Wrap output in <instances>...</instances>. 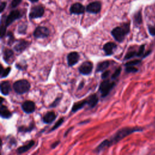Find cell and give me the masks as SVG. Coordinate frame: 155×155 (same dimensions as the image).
Wrapping results in <instances>:
<instances>
[{"instance_id": "obj_18", "label": "cell", "mask_w": 155, "mask_h": 155, "mask_svg": "<svg viewBox=\"0 0 155 155\" xmlns=\"http://www.w3.org/2000/svg\"><path fill=\"white\" fill-rule=\"evenodd\" d=\"M87 99V105L91 107V108H93L94 107L96 104L98 102L99 99L97 96L96 94H93L91 95H90Z\"/></svg>"}, {"instance_id": "obj_39", "label": "cell", "mask_w": 155, "mask_h": 155, "mask_svg": "<svg viewBox=\"0 0 155 155\" xmlns=\"http://www.w3.org/2000/svg\"><path fill=\"white\" fill-rule=\"evenodd\" d=\"M72 128H73V127H71V128H69V129H68V130L66 131V133H65V136H66L67 134V133H69V131H70V130H71Z\"/></svg>"}, {"instance_id": "obj_7", "label": "cell", "mask_w": 155, "mask_h": 155, "mask_svg": "<svg viewBox=\"0 0 155 155\" xmlns=\"http://www.w3.org/2000/svg\"><path fill=\"white\" fill-rule=\"evenodd\" d=\"M50 34L49 30L42 26L38 27L33 32V35L36 38H44L48 36Z\"/></svg>"}, {"instance_id": "obj_25", "label": "cell", "mask_w": 155, "mask_h": 155, "mask_svg": "<svg viewBox=\"0 0 155 155\" xmlns=\"http://www.w3.org/2000/svg\"><path fill=\"white\" fill-rule=\"evenodd\" d=\"M10 70H11V68L9 67L4 70L2 66H1V77L2 78H5V77L7 76L8 75V74L10 73Z\"/></svg>"}, {"instance_id": "obj_37", "label": "cell", "mask_w": 155, "mask_h": 155, "mask_svg": "<svg viewBox=\"0 0 155 155\" xmlns=\"http://www.w3.org/2000/svg\"><path fill=\"white\" fill-rule=\"evenodd\" d=\"M5 6H6V2H2L1 4V6H0V7H1V12H2V11L4 10V9L5 7Z\"/></svg>"}, {"instance_id": "obj_22", "label": "cell", "mask_w": 155, "mask_h": 155, "mask_svg": "<svg viewBox=\"0 0 155 155\" xmlns=\"http://www.w3.org/2000/svg\"><path fill=\"white\" fill-rule=\"evenodd\" d=\"M34 144H35V142L33 140H31L27 144L19 147L17 149V153L19 154L24 153L27 151L28 150H29L34 145Z\"/></svg>"}, {"instance_id": "obj_27", "label": "cell", "mask_w": 155, "mask_h": 155, "mask_svg": "<svg viewBox=\"0 0 155 155\" xmlns=\"http://www.w3.org/2000/svg\"><path fill=\"white\" fill-rule=\"evenodd\" d=\"M141 61H142L140 59H134L133 61H129V62H127L125 64V67L126 66H134V65H138L140 63H141Z\"/></svg>"}, {"instance_id": "obj_2", "label": "cell", "mask_w": 155, "mask_h": 155, "mask_svg": "<svg viewBox=\"0 0 155 155\" xmlns=\"http://www.w3.org/2000/svg\"><path fill=\"white\" fill-rule=\"evenodd\" d=\"M130 23H124L122 25L113 28L111 33L116 41L122 42L124 40L126 35L130 32Z\"/></svg>"}, {"instance_id": "obj_4", "label": "cell", "mask_w": 155, "mask_h": 155, "mask_svg": "<svg viewBox=\"0 0 155 155\" xmlns=\"http://www.w3.org/2000/svg\"><path fill=\"white\" fill-rule=\"evenodd\" d=\"M13 88L16 93L18 94H24L29 91L30 88V84L26 79L18 80L13 84Z\"/></svg>"}, {"instance_id": "obj_13", "label": "cell", "mask_w": 155, "mask_h": 155, "mask_svg": "<svg viewBox=\"0 0 155 155\" xmlns=\"http://www.w3.org/2000/svg\"><path fill=\"white\" fill-rule=\"evenodd\" d=\"M22 109L26 113H31L35 110V104L31 101H26L22 104Z\"/></svg>"}, {"instance_id": "obj_6", "label": "cell", "mask_w": 155, "mask_h": 155, "mask_svg": "<svg viewBox=\"0 0 155 155\" xmlns=\"http://www.w3.org/2000/svg\"><path fill=\"white\" fill-rule=\"evenodd\" d=\"M44 13V8L42 5H36L31 8L29 17L30 19L41 18Z\"/></svg>"}, {"instance_id": "obj_40", "label": "cell", "mask_w": 155, "mask_h": 155, "mask_svg": "<svg viewBox=\"0 0 155 155\" xmlns=\"http://www.w3.org/2000/svg\"><path fill=\"white\" fill-rule=\"evenodd\" d=\"M83 84H84V83L83 82H81V84H80V85H79V89H81V88H82V87H83Z\"/></svg>"}, {"instance_id": "obj_26", "label": "cell", "mask_w": 155, "mask_h": 155, "mask_svg": "<svg viewBox=\"0 0 155 155\" xmlns=\"http://www.w3.org/2000/svg\"><path fill=\"white\" fill-rule=\"evenodd\" d=\"M33 127H34V125L31 123L30 124V125L27 128L25 127H23V126H21V127H19L18 130L20 132H28V131H30L31 130H33Z\"/></svg>"}, {"instance_id": "obj_24", "label": "cell", "mask_w": 155, "mask_h": 155, "mask_svg": "<svg viewBox=\"0 0 155 155\" xmlns=\"http://www.w3.org/2000/svg\"><path fill=\"white\" fill-rule=\"evenodd\" d=\"M133 21L135 25H140L142 22V18L140 12H137L136 14H134L133 17Z\"/></svg>"}, {"instance_id": "obj_9", "label": "cell", "mask_w": 155, "mask_h": 155, "mask_svg": "<svg viewBox=\"0 0 155 155\" xmlns=\"http://www.w3.org/2000/svg\"><path fill=\"white\" fill-rule=\"evenodd\" d=\"M21 17V15L19 11L18 10H13L10 12V13L8 15L5 20V25L7 27L10 25L13 21L20 18Z\"/></svg>"}, {"instance_id": "obj_38", "label": "cell", "mask_w": 155, "mask_h": 155, "mask_svg": "<svg viewBox=\"0 0 155 155\" xmlns=\"http://www.w3.org/2000/svg\"><path fill=\"white\" fill-rule=\"evenodd\" d=\"M59 143V141H57V142H54L53 144H52V146H51V148H54Z\"/></svg>"}, {"instance_id": "obj_5", "label": "cell", "mask_w": 155, "mask_h": 155, "mask_svg": "<svg viewBox=\"0 0 155 155\" xmlns=\"http://www.w3.org/2000/svg\"><path fill=\"white\" fill-rule=\"evenodd\" d=\"M114 85L115 83L110 81L109 79H105L102 81L99 87V90L101 93V96L104 97L107 96Z\"/></svg>"}, {"instance_id": "obj_16", "label": "cell", "mask_w": 155, "mask_h": 155, "mask_svg": "<svg viewBox=\"0 0 155 155\" xmlns=\"http://www.w3.org/2000/svg\"><path fill=\"white\" fill-rule=\"evenodd\" d=\"M28 42L25 40H19L14 46L15 50L18 52H22L28 46Z\"/></svg>"}, {"instance_id": "obj_33", "label": "cell", "mask_w": 155, "mask_h": 155, "mask_svg": "<svg viewBox=\"0 0 155 155\" xmlns=\"http://www.w3.org/2000/svg\"><path fill=\"white\" fill-rule=\"evenodd\" d=\"M26 28H27V26L24 24L21 25L19 26V28H18V31L19 33H25V31H26Z\"/></svg>"}, {"instance_id": "obj_3", "label": "cell", "mask_w": 155, "mask_h": 155, "mask_svg": "<svg viewBox=\"0 0 155 155\" xmlns=\"http://www.w3.org/2000/svg\"><path fill=\"white\" fill-rule=\"evenodd\" d=\"M144 51L145 45H141L139 47L137 50L130 48L124 57V60L129 59L134 57H141L142 58H144L150 54V53H151V50H149L145 53Z\"/></svg>"}, {"instance_id": "obj_17", "label": "cell", "mask_w": 155, "mask_h": 155, "mask_svg": "<svg viewBox=\"0 0 155 155\" xmlns=\"http://www.w3.org/2000/svg\"><path fill=\"white\" fill-rule=\"evenodd\" d=\"M56 117V115L53 111H48L43 117V122L45 124H50L53 122Z\"/></svg>"}, {"instance_id": "obj_23", "label": "cell", "mask_w": 155, "mask_h": 155, "mask_svg": "<svg viewBox=\"0 0 155 155\" xmlns=\"http://www.w3.org/2000/svg\"><path fill=\"white\" fill-rule=\"evenodd\" d=\"M110 65V62L108 61H104L102 62H99L96 67V72H101L105 70L106 68H107Z\"/></svg>"}, {"instance_id": "obj_30", "label": "cell", "mask_w": 155, "mask_h": 155, "mask_svg": "<svg viewBox=\"0 0 155 155\" xmlns=\"http://www.w3.org/2000/svg\"><path fill=\"white\" fill-rule=\"evenodd\" d=\"M121 72V68L119 67L116 70V71L114 72V73L112 74L111 76V78L112 79H116L117 78L120 74Z\"/></svg>"}, {"instance_id": "obj_21", "label": "cell", "mask_w": 155, "mask_h": 155, "mask_svg": "<svg viewBox=\"0 0 155 155\" xmlns=\"http://www.w3.org/2000/svg\"><path fill=\"white\" fill-rule=\"evenodd\" d=\"M86 104H87V99H84V100L75 102L73 105V107L71 108V111L72 112H76V111L79 110L81 108H82L83 107H84V106Z\"/></svg>"}, {"instance_id": "obj_36", "label": "cell", "mask_w": 155, "mask_h": 155, "mask_svg": "<svg viewBox=\"0 0 155 155\" xmlns=\"http://www.w3.org/2000/svg\"><path fill=\"white\" fill-rule=\"evenodd\" d=\"M110 70H107V71H104V72L102 74V75H101L102 78V79H107V78L108 77L109 74H110Z\"/></svg>"}, {"instance_id": "obj_35", "label": "cell", "mask_w": 155, "mask_h": 155, "mask_svg": "<svg viewBox=\"0 0 155 155\" xmlns=\"http://www.w3.org/2000/svg\"><path fill=\"white\" fill-rule=\"evenodd\" d=\"M6 25H1V38H2L4 37V36L5 34V30H6Z\"/></svg>"}, {"instance_id": "obj_29", "label": "cell", "mask_w": 155, "mask_h": 155, "mask_svg": "<svg viewBox=\"0 0 155 155\" xmlns=\"http://www.w3.org/2000/svg\"><path fill=\"white\" fill-rule=\"evenodd\" d=\"M64 122V118H61L58 122H56V123L54 125V126L52 127V128L50 130V131H52L54 130H56V128H58Z\"/></svg>"}, {"instance_id": "obj_10", "label": "cell", "mask_w": 155, "mask_h": 155, "mask_svg": "<svg viewBox=\"0 0 155 155\" xmlns=\"http://www.w3.org/2000/svg\"><path fill=\"white\" fill-rule=\"evenodd\" d=\"M101 9V4L99 1H94L90 3L86 8L88 12L91 13H97Z\"/></svg>"}, {"instance_id": "obj_14", "label": "cell", "mask_w": 155, "mask_h": 155, "mask_svg": "<svg viewBox=\"0 0 155 155\" xmlns=\"http://www.w3.org/2000/svg\"><path fill=\"white\" fill-rule=\"evenodd\" d=\"M84 11H85L84 6L80 3H75L73 4L70 8V12L72 14H76V15L82 14L84 13Z\"/></svg>"}, {"instance_id": "obj_19", "label": "cell", "mask_w": 155, "mask_h": 155, "mask_svg": "<svg viewBox=\"0 0 155 155\" xmlns=\"http://www.w3.org/2000/svg\"><path fill=\"white\" fill-rule=\"evenodd\" d=\"M11 90L10 84L8 81H2L1 84V91L4 95H8Z\"/></svg>"}, {"instance_id": "obj_28", "label": "cell", "mask_w": 155, "mask_h": 155, "mask_svg": "<svg viewBox=\"0 0 155 155\" xmlns=\"http://www.w3.org/2000/svg\"><path fill=\"white\" fill-rule=\"evenodd\" d=\"M125 71L127 73H136L138 71V69L134 66H126Z\"/></svg>"}, {"instance_id": "obj_20", "label": "cell", "mask_w": 155, "mask_h": 155, "mask_svg": "<svg viewBox=\"0 0 155 155\" xmlns=\"http://www.w3.org/2000/svg\"><path fill=\"white\" fill-rule=\"evenodd\" d=\"M0 114L2 118H5V119H8V118L11 117V116L12 115V113L8 110L7 107L5 105H3L2 104L1 105Z\"/></svg>"}, {"instance_id": "obj_34", "label": "cell", "mask_w": 155, "mask_h": 155, "mask_svg": "<svg viewBox=\"0 0 155 155\" xmlns=\"http://www.w3.org/2000/svg\"><path fill=\"white\" fill-rule=\"evenodd\" d=\"M21 1L22 0H13L12 2V4H11L12 7L14 8V7H16V6H18L21 3Z\"/></svg>"}, {"instance_id": "obj_31", "label": "cell", "mask_w": 155, "mask_h": 155, "mask_svg": "<svg viewBox=\"0 0 155 155\" xmlns=\"http://www.w3.org/2000/svg\"><path fill=\"white\" fill-rule=\"evenodd\" d=\"M148 30L149 31V33L151 36H155V26L153 25H148Z\"/></svg>"}, {"instance_id": "obj_32", "label": "cell", "mask_w": 155, "mask_h": 155, "mask_svg": "<svg viewBox=\"0 0 155 155\" xmlns=\"http://www.w3.org/2000/svg\"><path fill=\"white\" fill-rule=\"evenodd\" d=\"M61 97H58L53 102V103L50 105V107H55L56 106H57L58 105V104L59 103V102H60V101L61 100Z\"/></svg>"}, {"instance_id": "obj_11", "label": "cell", "mask_w": 155, "mask_h": 155, "mask_svg": "<svg viewBox=\"0 0 155 155\" xmlns=\"http://www.w3.org/2000/svg\"><path fill=\"white\" fill-rule=\"evenodd\" d=\"M80 56L79 54L76 51L70 52L67 56V61L68 64L70 67L73 66L75 65L79 60Z\"/></svg>"}, {"instance_id": "obj_8", "label": "cell", "mask_w": 155, "mask_h": 155, "mask_svg": "<svg viewBox=\"0 0 155 155\" xmlns=\"http://www.w3.org/2000/svg\"><path fill=\"white\" fill-rule=\"evenodd\" d=\"M93 69V64L90 61L84 62L79 67V71L84 74L87 75L90 74Z\"/></svg>"}, {"instance_id": "obj_1", "label": "cell", "mask_w": 155, "mask_h": 155, "mask_svg": "<svg viewBox=\"0 0 155 155\" xmlns=\"http://www.w3.org/2000/svg\"><path fill=\"white\" fill-rule=\"evenodd\" d=\"M143 128L142 127H124L118 130L110 139L104 140L102 142H101L96 148V151L98 153L105 148L116 144L119 141L121 140L122 139L127 137V136L135 132H141L143 131Z\"/></svg>"}, {"instance_id": "obj_12", "label": "cell", "mask_w": 155, "mask_h": 155, "mask_svg": "<svg viewBox=\"0 0 155 155\" xmlns=\"http://www.w3.org/2000/svg\"><path fill=\"white\" fill-rule=\"evenodd\" d=\"M3 58L5 62L7 64H12L15 60L13 51L8 48H5L3 52Z\"/></svg>"}, {"instance_id": "obj_41", "label": "cell", "mask_w": 155, "mask_h": 155, "mask_svg": "<svg viewBox=\"0 0 155 155\" xmlns=\"http://www.w3.org/2000/svg\"><path fill=\"white\" fill-rule=\"evenodd\" d=\"M30 1H31V2H36V1H38V0H30Z\"/></svg>"}, {"instance_id": "obj_15", "label": "cell", "mask_w": 155, "mask_h": 155, "mask_svg": "<svg viewBox=\"0 0 155 155\" xmlns=\"http://www.w3.org/2000/svg\"><path fill=\"white\" fill-rule=\"evenodd\" d=\"M116 48H117V45L114 42H108L105 44L103 46V50L105 51L106 55H108V56L111 55L112 54H113Z\"/></svg>"}]
</instances>
